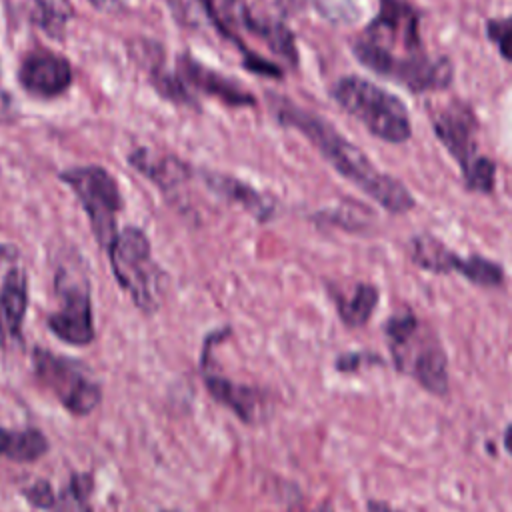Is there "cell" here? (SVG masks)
<instances>
[{"label": "cell", "instance_id": "obj_2", "mask_svg": "<svg viewBox=\"0 0 512 512\" xmlns=\"http://www.w3.org/2000/svg\"><path fill=\"white\" fill-rule=\"evenodd\" d=\"M272 108L278 122L304 134L340 176L350 180L384 210L392 214H406L414 208L416 202L410 190L400 180L380 172L356 144L346 140L324 118L298 108L286 98H274Z\"/></svg>", "mask_w": 512, "mask_h": 512}, {"label": "cell", "instance_id": "obj_25", "mask_svg": "<svg viewBox=\"0 0 512 512\" xmlns=\"http://www.w3.org/2000/svg\"><path fill=\"white\" fill-rule=\"evenodd\" d=\"M10 118H12V100L0 82V122H8Z\"/></svg>", "mask_w": 512, "mask_h": 512}, {"label": "cell", "instance_id": "obj_16", "mask_svg": "<svg viewBox=\"0 0 512 512\" xmlns=\"http://www.w3.org/2000/svg\"><path fill=\"white\" fill-rule=\"evenodd\" d=\"M50 450L46 434L38 428H0V458L12 462H36Z\"/></svg>", "mask_w": 512, "mask_h": 512}, {"label": "cell", "instance_id": "obj_7", "mask_svg": "<svg viewBox=\"0 0 512 512\" xmlns=\"http://www.w3.org/2000/svg\"><path fill=\"white\" fill-rule=\"evenodd\" d=\"M32 372L40 386L50 390L74 416H88L102 400V386L76 360L58 356L46 348H34Z\"/></svg>", "mask_w": 512, "mask_h": 512}, {"label": "cell", "instance_id": "obj_12", "mask_svg": "<svg viewBox=\"0 0 512 512\" xmlns=\"http://www.w3.org/2000/svg\"><path fill=\"white\" fill-rule=\"evenodd\" d=\"M18 80L28 94L54 98L70 88L72 68L66 58L48 50H36L24 56L18 68Z\"/></svg>", "mask_w": 512, "mask_h": 512}, {"label": "cell", "instance_id": "obj_20", "mask_svg": "<svg viewBox=\"0 0 512 512\" xmlns=\"http://www.w3.org/2000/svg\"><path fill=\"white\" fill-rule=\"evenodd\" d=\"M206 180H208V186L212 190H218L222 196H226L234 202H240L248 212L256 214V218H260V220L268 218L270 206L250 186H244L242 182L232 180L228 176H220V174H206Z\"/></svg>", "mask_w": 512, "mask_h": 512}, {"label": "cell", "instance_id": "obj_29", "mask_svg": "<svg viewBox=\"0 0 512 512\" xmlns=\"http://www.w3.org/2000/svg\"><path fill=\"white\" fill-rule=\"evenodd\" d=\"M504 448L508 454H512V424L504 432Z\"/></svg>", "mask_w": 512, "mask_h": 512}, {"label": "cell", "instance_id": "obj_24", "mask_svg": "<svg viewBox=\"0 0 512 512\" xmlns=\"http://www.w3.org/2000/svg\"><path fill=\"white\" fill-rule=\"evenodd\" d=\"M376 360L378 356H374V354H364V352H350V354H342L336 362H334V366H336V370L338 372H352V370H358V364L362 362V360Z\"/></svg>", "mask_w": 512, "mask_h": 512}, {"label": "cell", "instance_id": "obj_27", "mask_svg": "<svg viewBox=\"0 0 512 512\" xmlns=\"http://www.w3.org/2000/svg\"><path fill=\"white\" fill-rule=\"evenodd\" d=\"M366 510L368 512H398V510H392L386 502H380V500H368Z\"/></svg>", "mask_w": 512, "mask_h": 512}, {"label": "cell", "instance_id": "obj_13", "mask_svg": "<svg viewBox=\"0 0 512 512\" xmlns=\"http://www.w3.org/2000/svg\"><path fill=\"white\" fill-rule=\"evenodd\" d=\"M28 308V280L20 268L8 270L0 288V350L22 342V322Z\"/></svg>", "mask_w": 512, "mask_h": 512}, {"label": "cell", "instance_id": "obj_6", "mask_svg": "<svg viewBox=\"0 0 512 512\" xmlns=\"http://www.w3.org/2000/svg\"><path fill=\"white\" fill-rule=\"evenodd\" d=\"M110 266L120 288L134 306L152 314L160 306L162 274L150 256V242L138 228H124L108 246Z\"/></svg>", "mask_w": 512, "mask_h": 512}, {"label": "cell", "instance_id": "obj_14", "mask_svg": "<svg viewBox=\"0 0 512 512\" xmlns=\"http://www.w3.org/2000/svg\"><path fill=\"white\" fill-rule=\"evenodd\" d=\"M178 78L182 80L184 86H192L208 96H216L218 100H222L230 106H252L254 104L252 94L242 90L234 80L196 62L190 54H182L178 58Z\"/></svg>", "mask_w": 512, "mask_h": 512}, {"label": "cell", "instance_id": "obj_28", "mask_svg": "<svg viewBox=\"0 0 512 512\" xmlns=\"http://www.w3.org/2000/svg\"><path fill=\"white\" fill-rule=\"evenodd\" d=\"M306 512H334V508H332V504H330L328 500H324V502L316 504L314 508H310V510H306Z\"/></svg>", "mask_w": 512, "mask_h": 512}, {"label": "cell", "instance_id": "obj_4", "mask_svg": "<svg viewBox=\"0 0 512 512\" xmlns=\"http://www.w3.org/2000/svg\"><path fill=\"white\" fill-rule=\"evenodd\" d=\"M332 98L372 136L384 142L400 144L412 136L410 114L404 102L366 78H340L332 86Z\"/></svg>", "mask_w": 512, "mask_h": 512}, {"label": "cell", "instance_id": "obj_11", "mask_svg": "<svg viewBox=\"0 0 512 512\" xmlns=\"http://www.w3.org/2000/svg\"><path fill=\"white\" fill-rule=\"evenodd\" d=\"M62 306L48 316L50 332L66 344L88 346L94 340V316L88 286L58 280Z\"/></svg>", "mask_w": 512, "mask_h": 512}, {"label": "cell", "instance_id": "obj_15", "mask_svg": "<svg viewBox=\"0 0 512 512\" xmlns=\"http://www.w3.org/2000/svg\"><path fill=\"white\" fill-rule=\"evenodd\" d=\"M204 386L216 404L232 410L244 424L256 422L258 412L264 404L262 392L258 388L234 382L216 372H204Z\"/></svg>", "mask_w": 512, "mask_h": 512}, {"label": "cell", "instance_id": "obj_21", "mask_svg": "<svg viewBox=\"0 0 512 512\" xmlns=\"http://www.w3.org/2000/svg\"><path fill=\"white\" fill-rule=\"evenodd\" d=\"M74 10L68 0H34L36 24L50 36L62 38Z\"/></svg>", "mask_w": 512, "mask_h": 512}, {"label": "cell", "instance_id": "obj_9", "mask_svg": "<svg viewBox=\"0 0 512 512\" xmlns=\"http://www.w3.org/2000/svg\"><path fill=\"white\" fill-rule=\"evenodd\" d=\"M204 10L222 34L242 48V34H250L268 44V48L288 62H296V46L292 32L280 22L256 18L244 0H200Z\"/></svg>", "mask_w": 512, "mask_h": 512}, {"label": "cell", "instance_id": "obj_3", "mask_svg": "<svg viewBox=\"0 0 512 512\" xmlns=\"http://www.w3.org/2000/svg\"><path fill=\"white\" fill-rule=\"evenodd\" d=\"M384 334L398 372L410 374L422 388L444 396L448 392V362L434 332L420 324L412 312L386 320Z\"/></svg>", "mask_w": 512, "mask_h": 512}, {"label": "cell", "instance_id": "obj_1", "mask_svg": "<svg viewBox=\"0 0 512 512\" xmlns=\"http://www.w3.org/2000/svg\"><path fill=\"white\" fill-rule=\"evenodd\" d=\"M356 60L410 92L444 90L454 70L448 56H430L420 36V14L406 0H378V12L354 38Z\"/></svg>", "mask_w": 512, "mask_h": 512}, {"label": "cell", "instance_id": "obj_30", "mask_svg": "<svg viewBox=\"0 0 512 512\" xmlns=\"http://www.w3.org/2000/svg\"><path fill=\"white\" fill-rule=\"evenodd\" d=\"M160 512H178V510H160Z\"/></svg>", "mask_w": 512, "mask_h": 512}, {"label": "cell", "instance_id": "obj_10", "mask_svg": "<svg viewBox=\"0 0 512 512\" xmlns=\"http://www.w3.org/2000/svg\"><path fill=\"white\" fill-rule=\"evenodd\" d=\"M410 258L422 270L434 274L456 272L476 286L496 288L504 282V270L498 262H492L484 256L464 258L448 250L438 238L430 234H418L410 240Z\"/></svg>", "mask_w": 512, "mask_h": 512}, {"label": "cell", "instance_id": "obj_5", "mask_svg": "<svg viewBox=\"0 0 512 512\" xmlns=\"http://www.w3.org/2000/svg\"><path fill=\"white\" fill-rule=\"evenodd\" d=\"M432 128L442 146L458 162L466 190L492 194L496 184V164L478 152V120L464 102H450L434 112Z\"/></svg>", "mask_w": 512, "mask_h": 512}, {"label": "cell", "instance_id": "obj_19", "mask_svg": "<svg viewBox=\"0 0 512 512\" xmlns=\"http://www.w3.org/2000/svg\"><path fill=\"white\" fill-rule=\"evenodd\" d=\"M94 490V476L90 472H72L66 486L56 494L52 512H94L90 496Z\"/></svg>", "mask_w": 512, "mask_h": 512}, {"label": "cell", "instance_id": "obj_18", "mask_svg": "<svg viewBox=\"0 0 512 512\" xmlns=\"http://www.w3.org/2000/svg\"><path fill=\"white\" fill-rule=\"evenodd\" d=\"M130 162L162 188L180 186L190 176L188 166L184 162H180L178 158H174V156L156 158L148 150H136L130 156Z\"/></svg>", "mask_w": 512, "mask_h": 512}, {"label": "cell", "instance_id": "obj_26", "mask_svg": "<svg viewBox=\"0 0 512 512\" xmlns=\"http://www.w3.org/2000/svg\"><path fill=\"white\" fill-rule=\"evenodd\" d=\"M98 10H104V12H112V10H118L120 8V0H90Z\"/></svg>", "mask_w": 512, "mask_h": 512}, {"label": "cell", "instance_id": "obj_22", "mask_svg": "<svg viewBox=\"0 0 512 512\" xmlns=\"http://www.w3.org/2000/svg\"><path fill=\"white\" fill-rule=\"evenodd\" d=\"M486 36L498 48L500 56L512 62V16L490 18L486 22Z\"/></svg>", "mask_w": 512, "mask_h": 512}, {"label": "cell", "instance_id": "obj_8", "mask_svg": "<svg viewBox=\"0 0 512 512\" xmlns=\"http://www.w3.org/2000/svg\"><path fill=\"white\" fill-rule=\"evenodd\" d=\"M60 178L76 192L90 218L96 240L108 250L116 238V214L122 208V194L116 180L100 166L68 168Z\"/></svg>", "mask_w": 512, "mask_h": 512}, {"label": "cell", "instance_id": "obj_17", "mask_svg": "<svg viewBox=\"0 0 512 512\" xmlns=\"http://www.w3.org/2000/svg\"><path fill=\"white\" fill-rule=\"evenodd\" d=\"M334 302H336V310L340 320L348 326V328H360L364 326L370 316L374 314L376 306H378V288L370 282H356L352 286L350 294H342V292H334Z\"/></svg>", "mask_w": 512, "mask_h": 512}, {"label": "cell", "instance_id": "obj_23", "mask_svg": "<svg viewBox=\"0 0 512 512\" xmlns=\"http://www.w3.org/2000/svg\"><path fill=\"white\" fill-rule=\"evenodd\" d=\"M20 492H22V498L28 502V506H32L34 510L52 512V508L56 504V492H54L52 484L44 478H38L30 486H24Z\"/></svg>", "mask_w": 512, "mask_h": 512}]
</instances>
